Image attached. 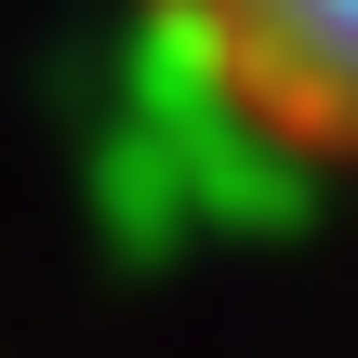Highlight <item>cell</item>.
Here are the masks:
<instances>
[{
    "mask_svg": "<svg viewBox=\"0 0 358 358\" xmlns=\"http://www.w3.org/2000/svg\"><path fill=\"white\" fill-rule=\"evenodd\" d=\"M133 13L239 133L358 173V0H133Z\"/></svg>",
    "mask_w": 358,
    "mask_h": 358,
    "instance_id": "6da1fadb",
    "label": "cell"
}]
</instances>
